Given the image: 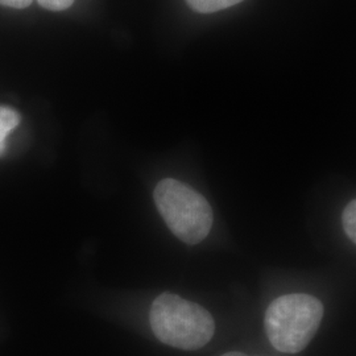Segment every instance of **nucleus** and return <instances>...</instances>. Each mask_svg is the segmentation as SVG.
Returning <instances> with one entry per match:
<instances>
[{"mask_svg": "<svg viewBox=\"0 0 356 356\" xmlns=\"http://www.w3.org/2000/svg\"><path fill=\"white\" fill-rule=\"evenodd\" d=\"M149 322L160 342L179 350L202 348L216 332L214 318L204 307L169 292L153 301Z\"/></svg>", "mask_w": 356, "mask_h": 356, "instance_id": "f257e3e1", "label": "nucleus"}, {"mask_svg": "<svg viewBox=\"0 0 356 356\" xmlns=\"http://www.w3.org/2000/svg\"><path fill=\"white\" fill-rule=\"evenodd\" d=\"M243 0H188L189 6L194 11L201 13H218L226 10Z\"/></svg>", "mask_w": 356, "mask_h": 356, "instance_id": "39448f33", "label": "nucleus"}, {"mask_svg": "<svg viewBox=\"0 0 356 356\" xmlns=\"http://www.w3.org/2000/svg\"><path fill=\"white\" fill-rule=\"evenodd\" d=\"M342 225L351 242L356 243V201L353 200L344 207Z\"/></svg>", "mask_w": 356, "mask_h": 356, "instance_id": "423d86ee", "label": "nucleus"}, {"mask_svg": "<svg viewBox=\"0 0 356 356\" xmlns=\"http://www.w3.org/2000/svg\"><path fill=\"white\" fill-rule=\"evenodd\" d=\"M40 6H42L45 10L49 11H64L67 10L74 0H38Z\"/></svg>", "mask_w": 356, "mask_h": 356, "instance_id": "0eeeda50", "label": "nucleus"}, {"mask_svg": "<svg viewBox=\"0 0 356 356\" xmlns=\"http://www.w3.org/2000/svg\"><path fill=\"white\" fill-rule=\"evenodd\" d=\"M20 124V115L10 107L0 106V156L6 152V140L10 132Z\"/></svg>", "mask_w": 356, "mask_h": 356, "instance_id": "20e7f679", "label": "nucleus"}, {"mask_svg": "<svg viewBox=\"0 0 356 356\" xmlns=\"http://www.w3.org/2000/svg\"><path fill=\"white\" fill-rule=\"evenodd\" d=\"M222 356H248L245 355V354H242V353H227V354H225V355Z\"/></svg>", "mask_w": 356, "mask_h": 356, "instance_id": "1a4fd4ad", "label": "nucleus"}, {"mask_svg": "<svg viewBox=\"0 0 356 356\" xmlns=\"http://www.w3.org/2000/svg\"><path fill=\"white\" fill-rule=\"evenodd\" d=\"M323 318V305L318 298L294 293L276 298L266 312V332L272 346L285 354L305 350Z\"/></svg>", "mask_w": 356, "mask_h": 356, "instance_id": "f03ea898", "label": "nucleus"}, {"mask_svg": "<svg viewBox=\"0 0 356 356\" xmlns=\"http://www.w3.org/2000/svg\"><path fill=\"white\" fill-rule=\"evenodd\" d=\"M32 0H0V4L4 7H11V8H26L28 6H31Z\"/></svg>", "mask_w": 356, "mask_h": 356, "instance_id": "6e6552de", "label": "nucleus"}, {"mask_svg": "<svg viewBox=\"0 0 356 356\" xmlns=\"http://www.w3.org/2000/svg\"><path fill=\"white\" fill-rule=\"evenodd\" d=\"M154 204L172 234L181 242L198 244L213 227V210L202 194L189 185L165 178L153 191Z\"/></svg>", "mask_w": 356, "mask_h": 356, "instance_id": "7ed1b4c3", "label": "nucleus"}]
</instances>
